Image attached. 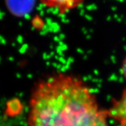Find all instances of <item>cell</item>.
<instances>
[{
  "label": "cell",
  "mask_w": 126,
  "mask_h": 126,
  "mask_svg": "<svg viewBox=\"0 0 126 126\" xmlns=\"http://www.w3.org/2000/svg\"><path fill=\"white\" fill-rule=\"evenodd\" d=\"M107 109L80 77L58 73L36 83L32 92L28 126H109Z\"/></svg>",
  "instance_id": "cell-1"
},
{
  "label": "cell",
  "mask_w": 126,
  "mask_h": 126,
  "mask_svg": "<svg viewBox=\"0 0 126 126\" xmlns=\"http://www.w3.org/2000/svg\"><path fill=\"white\" fill-rule=\"evenodd\" d=\"M109 118L113 120L121 126H126V88L121 94L111 102L107 109Z\"/></svg>",
  "instance_id": "cell-2"
},
{
  "label": "cell",
  "mask_w": 126,
  "mask_h": 126,
  "mask_svg": "<svg viewBox=\"0 0 126 126\" xmlns=\"http://www.w3.org/2000/svg\"><path fill=\"white\" fill-rule=\"evenodd\" d=\"M49 9L57 10L60 14H66L83 4L84 0H40Z\"/></svg>",
  "instance_id": "cell-3"
},
{
  "label": "cell",
  "mask_w": 126,
  "mask_h": 126,
  "mask_svg": "<svg viewBox=\"0 0 126 126\" xmlns=\"http://www.w3.org/2000/svg\"><path fill=\"white\" fill-rule=\"evenodd\" d=\"M9 9L16 14H23L30 11L34 0H6Z\"/></svg>",
  "instance_id": "cell-4"
}]
</instances>
